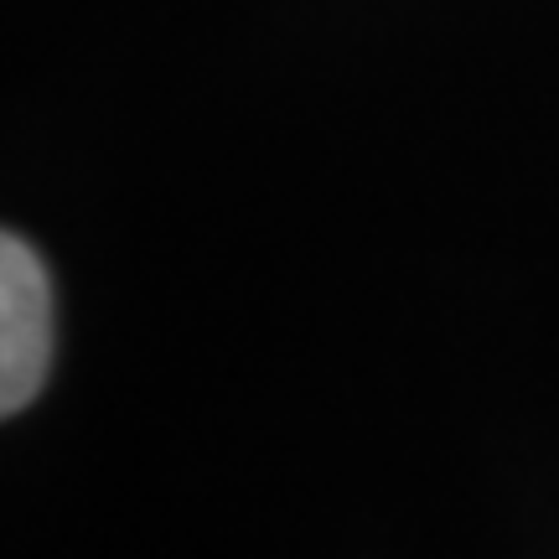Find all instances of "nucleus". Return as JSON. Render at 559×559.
Listing matches in <instances>:
<instances>
[{"label":"nucleus","instance_id":"1","mask_svg":"<svg viewBox=\"0 0 559 559\" xmlns=\"http://www.w3.org/2000/svg\"><path fill=\"white\" fill-rule=\"evenodd\" d=\"M58 347L52 280L37 249L5 234L0 239V415L11 419L41 394Z\"/></svg>","mask_w":559,"mask_h":559}]
</instances>
